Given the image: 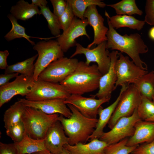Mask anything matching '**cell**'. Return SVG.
Masks as SVG:
<instances>
[{"mask_svg": "<svg viewBox=\"0 0 154 154\" xmlns=\"http://www.w3.org/2000/svg\"><path fill=\"white\" fill-rule=\"evenodd\" d=\"M58 114L48 115L34 108L25 107L22 119L25 133L36 139H44L49 128L58 120Z\"/></svg>", "mask_w": 154, "mask_h": 154, "instance_id": "obj_4", "label": "cell"}, {"mask_svg": "<svg viewBox=\"0 0 154 154\" xmlns=\"http://www.w3.org/2000/svg\"><path fill=\"white\" fill-rule=\"evenodd\" d=\"M145 12L144 21L148 24L154 26V0H146Z\"/></svg>", "mask_w": 154, "mask_h": 154, "instance_id": "obj_36", "label": "cell"}, {"mask_svg": "<svg viewBox=\"0 0 154 154\" xmlns=\"http://www.w3.org/2000/svg\"><path fill=\"white\" fill-rule=\"evenodd\" d=\"M6 133L14 143L21 141L25 134V127L22 121L6 129Z\"/></svg>", "mask_w": 154, "mask_h": 154, "instance_id": "obj_34", "label": "cell"}, {"mask_svg": "<svg viewBox=\"0 0 154 154\" xmlns=\"http://www.w3.org/2000/svg\"><path fill=\"white\" fill-rule=\"evenodd\" d=\"M33 49L37 51L38 58L34 63L33 78L37 80L41 73L52 62L64 57V52L57 40H49L37 42Z\"/></svg>", "mask_w": 154, "mask_h": 154, "instance_id": "obj_5", "label": "cell"}, {"mask_svg": "<svg viewBox=\"0 0 154 154\" xmlns=\"http://www.w3.org/2000/svg\"><path fill=\"white\" fill-rule=\"evenodd\" d=\"M141 98L139 91L133 84L128 85L121 93L119 101L108 123L112 129L120 118L131 116L137 109Z\"/></svg>", "mask_w": 154, "mask_h": 154, "instance_id": "obj_6", "label": "cell"}, {"mask_svg": "<svg viewBox=\"0 0 154 154\" xmlns=\"http://www.w3.org/2000/svg\"><path fill=\"white\" fill-rule=\"evenodd\" d=\"M13 143L19 154H32L39 151H48L45 147L44 139H33L26 133L21 141Z\"/></svg>", "mask_w": 154, "mask_h": 154, "instance_id": "obj_24", "label": "cell"}, {"mask_svg": "<svg viewBox=\"0 0 154 154\" xmlns=\"http://www.w3.org/2000/svg\"><path fill=\"white\" fill-rule=\"evenodd\" d=\"M137 112L141 120H147L154 116V103L152 100L141 96Z\"/></svg>", "mask_w": 154, "mask_h": 154, "instance_id": "obj_32", "label": "cell"}, {"mask_svg": "<svg viewBox=\"0 0 154 154\" xmlns=\"http://www.w3.org/2000/svg\"></svg>", "mask_w": 154, "mask_h": 154, "instance_id": "obj_48", "label": "cell"}, {"mask_svg": "<svg viewBox=\"0 0 154 154\" xmlns=\"http://www.w3.org/2000/svg\"><path fill=\"white\" fill-rule=\"evenodd\" d=\"M107 19L109 30L107 34L106 48L125 53L137 66L147 70V65L140 56V54L146 53L149 50L141 36L137 33L121 35L112 26Z\"/></svg>", "mask_w": 154, "mask_h": 154, "instance_id": "obj_1", "label": "cell"}, {"mask_svg": "<svg viewBox=\"0 0 154 154\" xmlns=\"http://www.w3.org/2000/svg\"><path fill=\"white\" fill-rule=\"evenodd\" d=\"M114 9L117 15L141 16L143 11L137 6L135 0H122L115 3L107 5Z\"/></svg>", "mask_w": 154, "mask_h": 154, "instance_id": "obj_30", "label": "cell"}, {"mask_svg": "<svg viewBox=\"0 0 154 154\" xmlns=\"http://www.w3.org/2000/svg\"><path fill=\"white\" fill-rule=\"evenodd\" d=\"M84 17L87 19L88 24L92 27L94 32V40L87 48H90L94 45L107 41L109 28L104 25V19L99 13L96 6L94 5L88 7L84 13Z\"/></svg>", "mask_w": 154, "mask_h": 154, "instance_id": "obj_16", "label": "cell"}, {"mask_svg": "<svg viewBox=\"0 0 154 154\" xmlns=\"http://www.w3.org/2000/svg\"><path fill=\"white\" fill-rule=\"evenodd\" d=\"M128 85L125 84L121 86L119 96L115 101L110 105L105 108H103L102 106L100 107L98 112L99 119L94 131L89 138L90 141L94 139H99L104 132V129L108 124L119 101L121 93L127 88Z\"/></svg>", "mask_w": 154, "mask_h": 154, "instance_id": "obj_20", "label": "cell"}, {"mask_svg": "<svg viewBox=\"0 0 154 154\" xmlns=\"http://www.w3.org/2000/svg\"><path fill=\"white\" fill-rule=\"evenodd\" d=\"M38 56L37 54L21 62L8 65L5 70V74L17 73L33 77L35 69L34 62Z\"/></svg>", "mask_w": 154, "mask_h": 154, "instance_id": "obj_28", "label": "cell"}, {"mask_svg": "<svg viewBox=\"0 0 154 154\" xmlns=\"http://www.w3.org/2000/svg\"><path fill=\"white\" fill-rule=\"evenodd\" d=\"M106 43L107 41L103 42L92 49L85 48L77 43L76 50L70 58L78 54H84L86 58V63L89 65L92 62H96L100 72L104 75L109 70L111 62L110 53L106 48Z\"/></svg>", "mask_w": 154, "mask_h": 154, "instance_id": "obj_9", "label": "cell"}, {"mask_svg": "<svg viewBox=\"0 0 154 154\" xmlns=\"http://www.w3.org/2000/svg\"><path fill=\"white\" fill-rule=\"evenodd\" d=\"M135 131L127 145L131 147L150 142L154 139V122L140 120L135 123Z\"/></svg>", "mask_w": 154, "mask_h": 154, "instance_id": "obj_19", "label": "cell"}, {"mask_svg": "<svg viewBox=\"0 0 154 154\" xmlns=\"http://www.w3.org/2000/svg\"><path fill=\"white\" fill-rule=\"evenodd\" d=\"M11 14L17 20H28L37 15H41L38 7L24 0L18 1L10 10Z\"/></svg>", "mask_w": 154, "mask_h": 154, "instance_id": "obj_23", "label": "cell"}, {"mask_svg": "<svg viewBox=\"0 0 154 154\" xmlns=\"http://www.w3.org/2000/svg\"><path fill=\"white\" fill-rule=\"evenodd\" d=\"M67 105L72 112L71 116L67 118L60 115L58 120L69 139V144L74 145L79 143H84L94 131L98 119L86 117L73 105Z\"/></svg>", "mask_w": 154, "mask_h": 154, "instance_id": "obj_3", "label": "cell"}, {"mask_svg": "<svg viewBox=\"0 0 154 154\" xmlns=\"http://www.w3.org/2000/svg\"><path fill=\"white\" fill-rule=\"evenodd\" d=\"M89 143H79L74 145L69 144L64 148L70 154H104L105 148L108 145L99 139H94Z\"/></svg>", "mask_w": 154, "mask_h": 154, "instance_id": "obj_21", "label": "cell"}, {"mask_svg": "<svg viewBox=\"0 0 154 154\" xmlns=\"http://www.w3.org/2000/svg\"><path fill=\"white\" fill-rule=\"evenodd\" d=\"M44 143L46 149L54 154H60L64 145L69 144V139L59 121H57L49 128Z\"/></svg>", "mask_w": 154, "mask_h": 154, "instance_id": "obj_18", "label": "cell"}, {"mask_svg": "<svg viewBox=\"0 0 154 154\" xmlns=\"http://www.w3.org/2000/svg\"><path fill=\"white\" fill-rule=\"evenodd\" d=\"M79 62L76 58L62 57L51 63L41 73L38 79L60 83L74 71Z\"/></svg>", "mask_w": 154, "mask_h": 154, "instance_id": "obj_8", "label": "cell"}, {"mask_svg": "<svg viewBox=\"0 0 154 154\" xmlns=\"http://www.w3.org/2000/svg\"><path fill=\"white\" fill-rule=\"evenodd\" d=\"M75 17L71 6L67 2L65 11L58 19L60 29L63 32H65L70 26Z\"/></svg>", "mask_w": 154, "mask_h": 154, "instance_id": "obj_35", "label": "cell"}, {"mask_svg": "<svg viewBox=\"0 0 154 154\" xmlns=\"http://www.w3.org/2000/svg\"><path fill=\"white\" fill-rule=\"evenodd\" d=\"M65 99L56 98L39 101H31L25 98L18 100L25 107H32L39 110L48 115L60 114L67 118H70L72 112L64 103Z\"/></svg>", "mask_w": 154, "mask_h": 154, "instance_id": "obj_15", "label": "cell"}, {"mask_svg": "<svg viewBox=\"0 0 154 154\" xmlns=\"http://www.w3.org/2000/svg\"><path fill=\"white\" fill-rule=\"evenodd\" d=\"M88 25L86 19L81 20L75 17L70 26L57 39L64 52H66L70 48L76 46L77 43L76 40L79 37L85 36L90 39V37L86 30Z\"/></svg>", "mask_w": 154, "mask_h": 154, "instance_id": "obj_14", "label": "cell"}, {"mask_svg": "<svg viewBox=\"0 0 154 154\" xmlns=\"http://www.w3.org/2000/svg\"><path fill=\"white\" fill-rule=\"evenodd\" d=\"M60 154H70L66 149L64 148L62 152Z\"/></svg>", "mask_w": 154, "mask_h": 154, "instance_id": "obj_45", "label": "cell"}, {"mask_svg": "<svg viewBox=\"0 0 154 154\" xmlns=\"http://www.w3.org/2000/svg\"><path fill=\"white\" fill-rule=\"evenodd\" d=\"M66 1L71 6L75 16L81 20L85 19L84 13L89 6L94 5L104 8L107 6L100 0H67Z\"/></svg>", "mask_w": 154, "mask_h": 154, "instance_id": "obj_29", "label": "cell"}, {"mask_svg": "<svg viewBox=\"0 0 154 154\" xmlns=\"http://www.w3.org/2000/svg\"><path fill=\"white\" fill-rule=\"evenodd\" d=\"M40 13L47 22L48 27L51 34L55 37L60 35L61 29L58 19L47 6L40 7Z\"/></svg>", "mask_w": 154, "mask_h": 154, "instance_id": "obj_31", "label": "cell"}, {"mask_svg": "<svg viewBox=\"0 0 154 154\" xmlns=\"http://www.w3.org/2000/svg\"><path fill=\"white\" fill-rule=\"evenodd\" d=\"M35 80L33 77L21 74L13 81L0 87V107L14 96H26L30 92Z\"/></svg>", "mask_w": 154, "mask_h": 154, "instance_id": "obj_12", "label": "cell"}, {"mask_svg": "<svg viewBox=\"0 0 154 154\" xmlns=\"http://www.w3.org/2000/svg\"><path fill=\"white\" fill-rule=\"evenodd\" d=\"M18 73H14L10 74H1L0 75V87L4 86L9 82L11 79L15 78L19 76Z\"/></svg>", "mask_w": 154, "mask_h": 154, "instance_id": "obj_40", "label": "cell"}, {"mask_svg": "<svg viewBox=\"0 0 154 154\" xmlns=\"http://www.w3.org/2000/svg\"><path fill=\"white\" fill-rule=\"evenodd\" d=\"M97 65H87L79 61L74 71L59 83L64 86L71 94H82L99 88L102 76Z\"/></svg>", "mask_w": 154, "mask_h": 154, "instance_id": "obj_2", "label": "cell"}, {"mask_svg": "<svg viewBox=\"0 0 154 154\" xmlns=\"http://www.w3.org/2000/svg\"><path fill=\"white\" fill-rule=\"evenodd\" d=\"M128 138L119 142L108 145L105 148L104 154H130L138 145L129 147L127 145Z\"/></svg>", "mask_w": 154, "mask_h": 154, "instance_id": "obj_33", "label": "cell"}, {"mask_svg": "<svg viewBox=\"0 0 154 154\" xmlns=\"http://www.w3.org/2000/svg\"><path fill=\"white\" fill-rule=\"evenodd\" d=\"M132 154H154V139L151 141L138 146Z\"/></svg>", "mask_w": 154, "mask_h": 154, "instance_id": "obj_37", "label": "cell"}, {"mask_svg": "<svg viewBox=\"0 0 154 154\" xmlns=\"http://www.w3.org/2000/svg\"><path fill=\"white\" fill-rule=\"evenodd\" d=\"M145 121H154V116L151 117L150 118L147 119Z\"/></svg>", "mask_w": 154, "mask_h": 154, "instance_id": "obj_46", "label": "cell"}, {"mask_svg": "<svg viewBox=\"0 0 154 154\" xmlns=\"http://www.w3.org/2000/svg\"><path fill=\"white\" fill-rule=\"evenodd\" d=\"M0 154H19L14 143L0 142Z\"/></svg>", "mask_w": 154, "mask_h": 154, "instance_id": "obj_39", "label": "cell"}, {"mask_svg": "<svg viewBox=\"0 0 154 154\" xmlns=\"http://www.w3.org/2000/svg\"><path fill=\"white\" fill-rule=\"evenodd\" d=\"M32 154H54L49 151H42L37 152Z\"/></svg>", "mask_w": 154, "mask_h": 154, "instance_id": "obj_44", "label": "cell"}, {"mask_svg": "<svg viewBox=\"0 0 154 154\" xmlns=\"http://www.w3.org/2000/svg\"><path fill=\"white\" fill-rule=\"evenodd\" d=\"M117 51H114L110 53L111 62L108 71L102 75L100 79L99 90L94 95L90 96L98 99L106 98L110 99L111 94L116 89L115 84L117 80V76L115 68L116 62L119 57Z\"/></svg>", "mask_w": 154, "mask_h": 154, "instance_id": "obj_17", "label": "cell"}, {"mask_svg": "<svg viewBox=\"0 0 154 154\" xmlns=\"http://www.w3.org/2000/svg\"><path fill=\"white\" fill-rule=\"evenodd\" d=\"M133 84L141 96L152 100V97L154 94V70L142 76Z\"/></svg>", "mask_w": 154, "mask_h": 154, "instance_id": "obj_27", "label": "cell"}, {"mask_svg": "<svg viewBox=\"0 0 154 154\" xmlns=\"http://www.w3.org/2000/svg\"><path fill=\"white\" fill-rule=\"evenodd\" d=\"M31 3L40 8L47 6L48 2L46 0H32Z\"/></svg>", "mask_w": 154, "mask_h": 154, "instance_id": "obj_42", "label": "cell"}, {"mask_svg": "<svg viewBox=\"0 0 154 154\" xmlns=\"http://www.w3.org/2000/svg\"><path fill=\"white\" fill-rule=\"evenodd\" d=\"M71 94L66 88L59 83L41 80L35 81L30 92L25 99L31 101L62 98L66 99Z\"/></svg>", "mask_w": 154, "mask_h": 154, "instance_id": "obj_7", "label": "cell"}, {"mask_svg": "<svg viewBox=\"0 0 154 154\" xmlns=\"http://www.w3.org/2000/svg\"><path fill=\"white\" fill-rule=\"evenodd\" d=\"M110 100L106 98L97 99L92 96L87 97L82 95L71 94L65 100L64 103L66 105L71 104L74 106L86 117L96 118L100 107L103 104L108 102Z\"/></svg>", "mask_w": 154, "mask_h": 154, "instance_id": "obj_13", "label": "cell"}, {"mask_svg": "<svg viewBox=\"0 0 154 154\" xmlns=\"http://www.w3.org/2000/svg\"><path fill=\"white\" fill-rule=\"evenodd\" d=\"M149 35L151 39L154 40V26L151 28L149 30Z\"/></svg>", "mask_w": 154, "mask_h": 154, "instance_id": "obj_43", "label": "cell"}, {"mask_svg": "<svg viewBox=\"0 0 154 154\" xmlns=\"http://www.w3.org/2000/svg\"><path fill=\"white\" fill-rule=\"evenodd\" d=\"M115 68L117 76L115 88L125 84H134L140 78L147 73V70L137 66L128 56L119 53Z\"/></svg>", "mask_w": 154, "mask_h": 154, "instance_id": "obj_10", "label": "cell"}, {"mask_svg": "<svg viewBox=\"0 0 154 154\" xmlns=\"http://www.w3.org/2000/svg\"><path fill=\"white\" fill-rule=\"evenodd\" d=\"M105 15L112 26L115 29L126 27L140 31L143 28L145 23L144 21L139 20L132 16L116 15L110 17L106 11L105 12Z\"/></svg>", "mask_w": 154, "mask_h": 154, "instance_id": "obj_22", "label": "cell"}, {"mask_svg": "<svg viewBox=\"0 0 154 154\" xmlns=\"http://www.w3.org/2000/svg\"><path fill=\"white\" fill-rule=\"evenodd\" d=\"M7 17L12 24L11 30L4 36L5 39L8 41H10L16 38H24L27 40L32 45L34 46L35 44L34 42L30 39V38H35L46 40L56 37H54L42 38L30 36L26 33L25 28L18 23L17 20L11 14H8Z\"/></svg>", "mask_w": 154, "mask_h": 154, "instance_id": "obj_25", "label": "cell"}, {"mask_svg": "<svg viewBox=\"0 0 154 154\" xmlns=\"http://www.w3.org/2000/svg\"><path fill=\"white\" fill-rule=\"evenodd\" d=\"M140 120L136 109L131 116L119 119L110 130L104 132L99 139L109 145L130 137L134 133L135 123Z\"/></svg>", "mask_w": 154, "mask_h": 154, "instance_id": "obj_11", "label": "cell"}, {"mask_svg": "<svg viewBox=\"0 0 154 154\" xmlns=\"http://www.w3.org/2000/svg\"><path fill=\"white\" fill-rule=\"evenodd\" d=\"M25 107L18 101L7 110L3 115L4 127L6 129L22 121Z\"/></svg>", "mask_w": 154, "mask_h": 154, "instance_id": "obj_26", "label": "cell"}, {"mask_svg": "<svg viewBox=\"0 0 154 154\" xmlns=\"http://www.w3.org/2000/svg\"><path fill=\"white\" fill-rule=\"evenodd\" d=\"M53 7V13L58 19L65 10L67 2L64 0H50Z\"/></svg>", "mask_w": 154, "mask_h": 154, "instance_id": "obj_38", "label": "cell"}, {"mask_svg": "<svg viewBox=\"0 0 154 154\" xmlns=\"http://www.w3.org/2000/svg\"><path fill=\"white\" fill-rule=\"evenodd\" d=\"M9 54V53L7 50L0 51V69L5 70L8 66L7 64V59Z\"/></svg>", "mask_w": 154, "mask_h": 154, "instance_id": "obj_41", "label": "cell"}, {"mask_svg": "<svg viewBox=\"0 0 154 154\" xmlns=\"http://www.w3.org/2000/svg\"><path fill=\"white\" fill-rule=\"evenodd\" d=\"M152 101H153V102L154 103V94H153L152 97Z\"/></svg>", "mask_w": 154, "mask_h": 154, "instance_id": "obj_47", "label": "cell"}]
</instances>
